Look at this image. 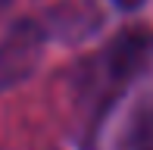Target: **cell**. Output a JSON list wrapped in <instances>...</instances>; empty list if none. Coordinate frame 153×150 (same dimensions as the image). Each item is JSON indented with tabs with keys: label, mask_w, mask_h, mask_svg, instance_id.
Instances as JSON below:
<instances>
[{
	"label": "cell",
	"mask_w": 153,
	"mask_h": 150,
	"mask_svg": "<svg viewBox=\"0 0 153 150\" xmlns=\"http://www.w3.org/2000/svg\"><path fill=\"white\" fill-rule=\"evenodd\" d=\"M153 53V35L147 28H125L106 50L100 53V103H109L119 88L128 85L131 75H137L147 66Z\"/></svg>",
	"instance_id": "6da1fadb"
},
{
	"label": "cell",
	"mask_w": 153,
	"mask_h": 150,
	"mask_svg": "<svg viewBox=\"0 0 153 150\" xmlns=\"http://www.w3.org/2000/svg\"><path fill=\"white\" fill-rule=\"evenodd\" d=\"M47 31L31 19H19L0 41V88H13L34 72Z\"/></svg>",
	"instance_id": "7a4b0ae2"
},
{
	"label": "cell",
	"mask_w": 153,
	"mask_h": 150,
	"mask_svg": "<svg viewBox=\"0 0 153 150\" xmlns=\"http://www.w3.org/2000/svg\"><path fill=\"white\" fill-rule=\"evenodd\" d=\"M131 150H153V106L137 113L131 125Z\"/></svg>",
	"instance_id": "3957f363"
},
{
	"label": "cell",
	"mask_w": 153,
	"mask_h": 150,
	"mask_svg": "<svg viewBox=\"0 0 153 150\" xmlns=\"http://www.w3.org/2000/svg\"><path fill=\"white\" fill-rule=\"evenodd\" d=\"M113 3L119 6V10H141L147 0H113Z\"/></svg>",
	"instance_id": "277c9868"
},
{
	"label": "cell",
	"mask_w": 153,
	"mask_h": 150,
	"mask_svg": "<svg viewBox=\"0 0 153 150\" xmlns=\"http://www.w3.org/2000/svg\"><path fill=\"white\" fill-rule=\"evenodd\" d=\"M6 6H10V0H0V13H3V10H6Z\"/></svg>",
	"instance_id": "5b68a950"
}]
</instances>
